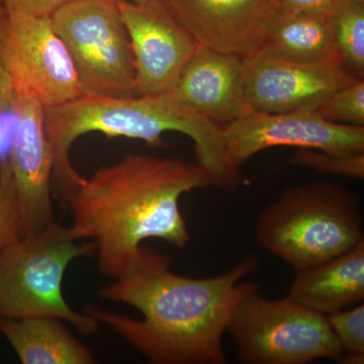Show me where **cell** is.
I'll list each match as a JSON object with an SVG mask.
<instances>
[{
  "label": "cell",
  "mask_w": 364,
  "mask_h": 364,
  "mask_svg": "<svg viewBox=\"0 0 364 364\" xmlns=\"http://www.w3.org/2000/svg\"><path fill=\"white\" fill-rule=\"evenodd\" d=\"M170 263L168 256L142 246L114 282L100 289V298L133 306L141 320L95 306L86 312L150 363H227L223 337L239 299L260 289L258 282H241L259 260L250 254L227 272L203 279L177 274Z\"/></svg>",
  "instance_id": "6da1fadb"
},
{
  "label": "cell",
  "mask_w": 364,
  "mask_h": 364,
  "mask_svg": "<svg viewBox=\"0 0 364 364\" xmlns=\"http://www.w3.org/2000/svg\"><path fill=\"white\" fill-rule=\"evenodd\" d=\"M210 186L212 177L198 162L129 153L85 177L67 198L69 231L75 240L95 242L100 272L114 279L135 259L144 241L186 248L191 234L179 200Z\"/></svg>",
  "instance_id": "7a4b0ae2"
},
{
  "label": "cell",
  "mask_w": 364,
  "mask_h": 364,
  "mask_svg": "<svg viewBox=\"0 0 364 364\" xmlns=\"http://www.w3.org/2000/svg\"><path fill=\"white\" fill-rule=\"evenodd\" d=\"M45 128L54 156L53 196L64 203L85 179L72 166V144L93 132L136 139L150 146L164 145L163 134L178 132L195 143L198 163L215 186L235 191L241 183L240 167L228 155L223 127L184 109L169 93L124 98L85 95L45 109Z\"/></svg>",
  "instance_id": "3957f363"
},
{
  "label": "cell",
  "mask_w": 364,
  "mask_h": 364,
  "mask_svg": "<svg viewBox=\"0 0 364 364\" xmlns=\"http://www.w3.org/2000/svg\"><path fill=\"white\" fill-rule=\"evenodd\" d=\"M360 205L355 193L336 182L291 186L258 215L256 242L303 272L364 241Z\"/></svg>",
  "instance_id": "277c9868"
},
{
  "label": "cell",
  "mask_w": 364,
  "mask_h": 364,
  "mask_svg": "<svg viewBox=\"0 0 364 364\" xmlns=\"http://www.w3.org/2000/svg\"><path fill=\"white\" fill-rule=\"evenodd\" d=\"M76 241L68 227L53 222L0 251V315L57 318L85 336L97 334L100 323L87 312L73 310L62 291L64 273L72 261L97 250L93 241Z\"/></svg>",
  "instance_id": "5b68a950"
},
{
  "label": "cell",
  "mask_w": 364,
  "mask_h": 364,
  "mask_svg": "<svg viewBox=\"0 0 364 364\" xmlns=\"http://www.w3.org/2000/svg\"><path fill=\"white\" fill-rule=\"evenodd\" d=\"M244 364L340 363L343 352L326 316L286 296L270 301L254 289L239 299L228 324Z\"/></svg>",
  "instance_id": "8992f818"
},
{
  "label": "cell",
  "mask_w": 364,
  "mask_h": 364,
  "mask_svg": "<svg viewBox=\"0 0 364 364\" xmlns=\"http://www.w3.org/2000/svg\"><path fill=\"white\" fill-rule=\"evenodd\" d=\"M50 18L85 95L138 97L131 41L117 0H72Z\"/></svg>",
  "instance_id": "52a82bcc"
},
{
  "label": "cell",
  "mask_w": 364,
  "mask_h": 364,
  "mask_svg": "<svg viewBox=\"0 0 364 364\" xmlns=\"http://www.w3.org/2000/svg\"><path fill=\"white\" fill-rule=\"evenodd\" d=\"M0 55L16 92L37 100L45 109L85 95L70 54L50 16L9 14L4 9Z\"/></svg>",
  "instance_id": "ba28073f"
},
{
  "label": "cell",
  "mask_w": 364,
  "mask_h": 364,
  "mask_svg": "<svg viewBox=\"0 0 364 364\" xmlns=\"http://www.w3.org/2000/svg\"><path fill=\"white\" fill-rule=\"evenodd\" d=\"M230 159L241 167L254 155L277 146L352 154L364 152V126L333 123L316 112L272 114L249 107L223 127Z\"/></svg>",
  "instance_id": "9c48e42d"
},
{
  "label": "cell",
  "mask_w": 364,
  "mask_h": 364,
  "mask_svg": "<svg viewBox=\"0 0 364 364\" xmlns=\"http://www.w3.org/2000/svg\"><path fill=\"white\" fill-rule=\"evenodd\" d=\"M130 38L138 95H164L176 85L198 43L163 0L139 4L117 0Z\"/></svg>",
  "instance_id": "30bf717a"
},
{
  "label": "cell",
  "mask_w": 364,
  "mask_h": 364,
  "mask_svg": "<svg viewBox=\"0 0 364 364\" xmlns=\"http://www.w3.org/2000/svg\"><path fill=\"white\" fill-rule=\"evenodd\" d=\"M244 60L249 107L272 114L315 112L335 91L360 79L336 60L296 63L259 53Z\"/></svg>",
  "instance_id": "8fae6325"
},
{
  "label": "cell",
  "mask_w": 364,
  "mask_h": 364,
  "mask_svg": "<svg viewBox=\"0 0 364 364\" xmlns=\"http://www.w3.org/2000/svg\"><path fill=\"white\" fill-rule=\"evenodd\" d=\"M21 119L11 149V172L21 237L37 233L54 220L52 178L54 156L45 128V107L20 95Z\"/></svg>",
  "instance_id": "7c38bea8"
},
{
  "label": "cell",
  "mask_w": 364,
  "mask_h": 364,
  "mask_svg": "<svg viewBox=\"0 0 364 364\" xmlns=\"http://www.w3.org/2000/svg\"><path fill=\"white\" fill-rule=\"evenodd\" d=\"M198 45L247 59L257 52L277 0H163Z\"/></svg>",
  "instance_id": "4fadbf2b"
},
{
  "label": "cell",
  "mask_w": 364,
  "mask_h": 364,
  "mask_svg": "<svg viewBox=\"0 0 364 364\" xmlns=\"http://www.w3.org/2000/svg\"><path fill=\"white\" fill-rule=\"evenodd\" d=\"M169 95L184 109L226 126L249 109L245 60L198 45Z\"/></svg>",
  "instance_id": "5bb4252c"
},
{
  "label": "cell",
  "mask_w": 364,
  "mask_h": 364,
  "mask_svg": "<svg viewBox=\"0 0 364 364\" xmlns=\"http://www.w3.org/2000/svg\"><path fill=\"white\" fill-rule=\"evenodd\" d=\"M289 299L322 315L364 299V241L337 257L296 272Z\"/></svg>",
  "instance_id": "9a60e30c"
},
{
  "label": "cell",
  "mask_w": 364,
  "mask_h": 364,
  "mask_svg": "<svg viewBox=\"0 0 364 364\" xmlns=\"http://www.w3.org/2000/svg\"><path fill=\"white\" fill-rule=\"evenodd\" d=\"M0 333L23 364L97 363L90 347L75 338L60 318L0 315Z\"/></svg>",
  "instance_id": "2e32d148"
},
{
  "label": "cell",
  "mask_w": 364,
  "mask_h": 364,
  "mask_svg": "<svg viewBox=\"0 0 364 364\" xmlns=\"http://www.w3.org/2000/svg\"><path fill=\"white\" fill-rule=\"evenodd\" d=\"M256 53L296 63L337 61L328 16L313 14L275 11Z\"/></svg>",
  "instance_id": "e0dca14e"
},
{
  "label": "cell",
  "mask_w": 364,
  "mask_h": 364,
  "mask_svg": "<svg viewBox=\"0 0 364 364\" xmlns=\"http://www.w3.org/2000/svg\"><path fill=\"white\" fill-rule=\"evenodd\" d=\"M337 61L364 78V1L342 0L328 16Z\"/></svg>",
  "instance_id": "ac0fdd59"
},
{
  "label": "cell",
  "mask_w": 364,
  "mask_h": 364,
  "mask_svg": "<svg viewBox=\"0 0 364 364\" xmlns=\"http://www.w3.org/2000/svg\"><path fill=\"white\" fill-rule=\"evenodd\" d=\"M343 356L340 363H364V305L359 304L326 315Z\"/></svg>",
  "instance_id": "d6986e66"
},
{
  "label": "cell",
  "mask_w": 364,
  "mask_h": 364,
  "mask_svg": "<svg viewBox=\"0 0 364 364\" xmlns=\"http://www.w3.org/2000/svg\"><path fill=\"white\" fill-rule=\"evenodd\" d=\"M291 161L294 165L312 169L318 173L364 178V152L334 154L321 150L301 149Z\"/></svg>",
  "instance_id": "ffe728a7"
},
{
  "label": "cell",
  "mask_w": 364,
  "mask_h": 364,
  "mask_svg": "<svg viewBox=\"0 0 364 364\" xmlns=\"http://www.w3.org/2000/svg\"><path fill=\"white\" fill-rule=\"evenodd\" d=\"M315 112L333 123L364 126L363 79L335 91Z\"/></svg>",
  "instance_id": "44dd1931"
},
{
  "label": "cell",
  "mask_w": 364,
  "mask_h": 364,
  "mask_svg": "<svg viewBox=\"0 0 364 364\" xmlns=\"http://www.w3.org/2000/svg\"><path fill=\"white\" fill-rule=\"evenodd\" d=\"M20 237L18 200L11 162L7 159L0 171V251Z\"/></svg>",
  "instance_id": "7402d4cb"
},
{
  "label": "cell",
  "mask_w": 364,
  "mask_h": 364,
  "mask_svg": "<svg viewBox=\"0 0 364 364\" xmlns=\"http://www.w3.org/2000/svg\"><path fill=\"white\" fill-rule=\"evenodd\" d=\"M72 0H0L9 14L30 16H51L60 7Z\"/></svg>",
  "instance_id": "603a6c76"
},
{
  "label": "cell",
  "mask_w": 364,
  "mask_h": 364,
  "mask_svg": "<svg viewBox=\"0 0 364 364\" xmlns=\"http://www.w3.org/2000/svg\"><path fill=\"white\" fill-rule=\"evenodd\" d=\"M342 0H277V11L286 14L328 16Z\"/></svg>",
  "instance_id": "cb8c5ba5"
},
{
  "label": "cell",
  "mask_w": 364,
  "mask_h": 364,
  "mask_svg": "<svg viewBox=\"0 0 364 364\" xmlns=\"http://www.w3.org/2000/svg\"><path fill=\"white\" fill-rule=\"evenodd\" d=\"M2 14H4V7L0 4V21H1ZM11 85V79L7 76L6 70H4V64H2L1 55H0V102L6 95V90Z\"/></svg>",
  "instance_id": "d4e9b609"
},
{
  "label": "cell",
  "mask_w": 364,
  "mask_h": 364,
  "mask_svg": "<svg viewBox=\"0 0 364 364\" xmlns=\"http://www.w3.org/2000/svg\"><path fill=\"white\" fill-rule=\"evenodd\" d=\"M132 2H135V4H148V2L156 1V0H130Z\"/></svg>",
  "instance_id": "484cf974"
},
{
  "label": "cell",
  "mask_w": 364,
  "mask_h": 364,
  "mask_svg": "<svg viewBox=\"0 0 364 364\" xmlns=\"http://www.w3.org/2000/svg\"><path fill=\"white\" fill-rule=\"evenodd\" d=\"M363 1H364V0H363Z\"/></svg>",
  "instance_id": "4316f807"
}]
</instances>
